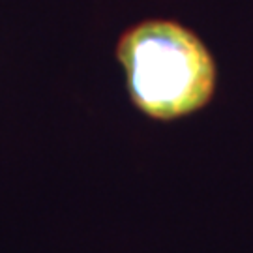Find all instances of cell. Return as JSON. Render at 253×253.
I'll list each match as a JSON object with an SVG mask.
<instances>
[{"label":"cell","mask_w":253,"mask_h":253,"mask_svg":"<svg viewBox=\"0 0 253 253\" xmlns=\"http://www.w3.org/2000/svg\"><path fill=\"white\" fill-rule=\"evenodd\" d=\"M127 98L158 122L188 118L212 101L217 66L201 36L176 19H143L115 47Z\"/></svg>","instance_id":"1"}]
</instances>
